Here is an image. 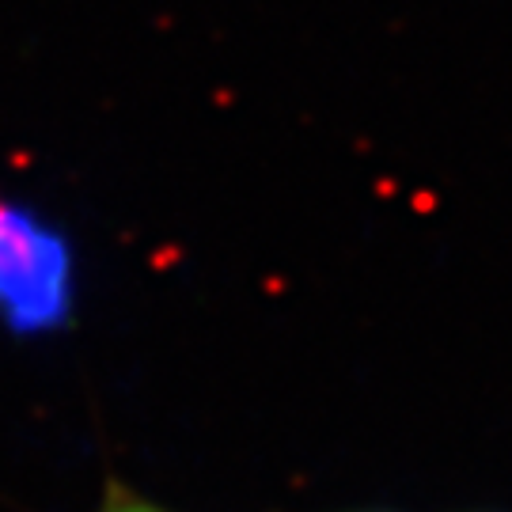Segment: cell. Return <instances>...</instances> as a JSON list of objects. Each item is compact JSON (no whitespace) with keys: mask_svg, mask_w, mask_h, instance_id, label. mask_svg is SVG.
Segmentation results:
<instances>
[{"mask_svg":"<svg viewBox=\"0 0 512 512\" xmlns=\"http://www.w3.org/2000/svg\"><path fill=\"white\" fill-rule=\"evenodd\" d=\"M80 251L73 232L23 194L0 190V330L50 338L73 327Z\"/></svg>","mask_w":512,"mask_h":512,"instance_id":"cell-1","label":"cell"},{"mask_svg":"<svg viewBox=\"0 0 512 512\" xmlns=\"http://www.w3.org/2000/svg\"><path fill=\"white\" fill-rule=\"evenodd\" d=\"M99 512H167V509L152 505V501H145V497L129 494V490H122V486H114Z\"/></svg>","mask_w":512,"mask_h":512,"instance_id":"cell-2","label":"cell"}]
</instances>
